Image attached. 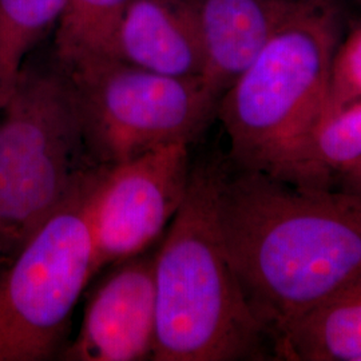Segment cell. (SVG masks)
<instances>
[{"label":"cell","instance_id":"9","mask_svg":"<svg viewBox=\"0 0 361 361\" xmlns=\"http://www.w3.org/2000/svg\"><path fill=\"white\" fill-rule=\"evenodd\" d=\"M307 1L192 0L202 54L201 79L219 102Z\"/></svg>","mask_w":361,"mask_h":361},{"label":"cell","instance_id":"14","mask_svg":"<svg viewBox=\"0 0 361 361\" xmlns=\"http://www.w3.org/2000/svg\"><path fill=\"white\" fill-rule=\"evenodd\" d=\"M66 0H0V56L6 74L16 82L31 51L56 26Z\"/></svg>","mask_w":361,"mask_h":361},{"label":"cell","instance_id":"2","mask_svg":"<svg viewBox=\"0 0 361 361\" xmlns=\"http://www.w3.org/2000/svg\"><path fill=\"white\" fill-rule=\"evenodd\" d=\"M224 161L192 168L186 197L155 250L154 361L267 359L219 219Z\"/></svg>","mask_w":361,"mask_h":361},{"label":"cell","instance_id":"1","mask_svg":"<svg viewBox=\"0 0 361 361\" xmlns=\"http://www.w3.org/2000/svg\"><path fill=\"white\" fill-rule=\"evenodd\" d=\"M219 219L247 304L269 343L361 276V200L224 162Z\"/></svg>","mask_w":361,"mask_h":361},{"label":"cell","instance_id":"3","mask_svg":"<svg viewBox=\"0 0 361 361\" xmlns=\"http://www.w3.org/2000/svg\"><path fill=\"white\" fill-rule=\"evenodd\" d=\"M340 32L334 4L307 1L221 97L235 168L276 176L319 125Z\"/></svg>","mask_w":361,"mask_h":361},{"label":"cell","instance_id":"5","mask_svg":"<svg viewBox=\"0 0 361 361\" xmlns=\"http://www.w3.org/2000/svg\"><path fill=\"white\" fill-rule=\"evenodd\" d=\"M99 168L0 271V361L51 360L59 353L78 300L97 274L89 205Z\"/></svg>","mask_w":361,"mask_h":361},{"label":"cell","instance_id":"15","mask_svg":"<svg viewBox=\"0 0 361 361\" xmlns=\"http://www.w3.org/2000/svg\"><path fill=\"white\" fill-rule=\"evenodd\" d=\"M359 101H361V25L344 40H340L337 46L320 122Z\"/></svg>","mask_w":361,"mask_h":361},{"label":"cell","instance_id":"10","mask_svg":"<svg viewBox=\"0 0 361 361\" xmlns=\"http://www.w3.org/2000/svg\"><path fill=\"white\" fill-rule=\"evenodd\" d=\"M110 59L164 75L201 78L192 0H130Z\"/></svg>","mask_w":361,"mask_h":361},{"label":"cell","instance_id":"16","mask_svg":"<svg viewBox=\"0 0 361 361\" xmlns=\"http://www.w3.org/2000/svg\"><path fill=\"white\" fill-rule=\"evenodd\" d=\"M334 189L350 194L361 200V159L344 170L334 182Z\"/></svg>","mask_w":361,"mask_h":361},{"label":"cell","instance_id":"8","mask_svg":"<svg viewBox=\"0 0 361 361\" xmlns=\"http://www.w3.org/2000/svg\"><path fill=\"white\" fill-rule=\"evenodd\" d=\"M154 252L113 265L92 292L66 361L152 360L155 345Z\"/></svg>","mask_w":361,"mask_h":361},{"label":"cell","instance_id":"12","mask_svg":"<svg viewBox=\"0 0 361 361\" xmlns=\"http://www.w3.org/2000/svg\"><path fill=\"white\" fill-rule=\"evenodd\" d=\"M361 159V101L320 122L274 176L304 186L334 188Z\"/></svg>","mask_w":361,"mask_h":361},{"label":"cell","instance_id":"13","mask_svg":"<svg viewBox=\"0 0 361 361\" xmlns=\"http://www.w3.org/2000/svg\"><path fill=\"white\" fill-rule=\"evenodd\" d=\"M130 0H66L55 26L56 63L110 59L116 28Z\"/></svg>","mask_w":361,"mask_h":361},{"label":"cell","instance_id":"17","mask_svg":"<svg viewBox=\"0 0 361 361\" xmlns=\"http://www.w3.org/2000/svg\"><path fill=\"white\" fill-rule=\"evenodd\" d=\"M13 82L10 80V78L7 77L4 66L1 62V56H0V110L3 109L4 104L7 102L10 94L13 89Z\"/></svg>","mask_w":361,"mask_h":361},{"label":"cell","instance_id":"6","mask_svg":"<svg viewBox=\"0 0 361 361\" xmlns=\"http://www.w3.org/2000/svg\"><path fill=\"white\" fill-rule=\"evenodd\" d=\"M61 67L87 152L101 166L171 143L190 145L217 116L219 99L201 78L164 75L107 58Z\"/></svg>","mask_w":361,"mask_h":361},{"label":"cell","instance_id":"7","mask_svg":"<svg viewBox=\"0 0 361 361\" xmlns=\"http://www.w3.org/2000/svg\"><path fill=\"white\" fill-rule=\"evenodd\" d=\"M190 177L188 143H171L99 168L89 205L97 273L142 255L164 237Z\"/></svg>","mask_w":361,"mask_h":361},{"label":"cell","instance_id":"11","mask_svg":"<svg viewBox=\"0 0 361 361\" xmlns=\"http://www.w3.org/2000/svg\"><path fill=\"white\" fill-rule=\"evenodd\" d=\"M271 348L280 360L361 361V276L285 328Z\"/></svg>","mask_w":361,"mask_h":361},{"label":"cell","instance_id":"4","mask_svg":"<svg viewBox=\"0 0 361 361\" xmlns=\"http://www.w3.org/2000/svg\"><path fill=\"white\" fill-rule=\"evenodd\" d=\"M95 166L63 68L23 65L0 110V267Z\"/></svg>","mask_w":361,"mask_h":361},{"label":"cell","instance_id":"18","mask_svg":"<svg viewBox=\"0 0 361 361\" xmlns=\"http://www.w3.org/2000/svg\"><path fill=\"white\" fill-rule=\"evenodd\" d=\"M312 1H316V3H323V4H334L332 0H312Z\"/></svg>","mask_w":361,"mask_h":361}]
</instances>
